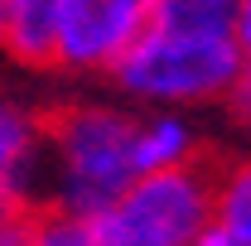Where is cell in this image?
<instances>
[{"label": "cell", "mask_w": 251, "mask_h": 246, "mask_svg": "<svg viewBox=\"0 0 251 246\" xmlns=\"http://www.w3.org/2000/svg\"><path fill=\"white\" fill-rule=\"evenodd\" d=\"M29 246H92V237H87V222H77V217H63V213H34Z\"/></svg>", "instance_id": "cell-10"}, {"label": "cell", "mask_w": 251, "mask_h": 246, "mask_svg": "<svg viewBox=\"0 0 251 246\" xmlns=\"http://www.w3.org/2000/svg\"><path fill=\"white\" fill-rule=\"evenodd\" d=\"M251 0H150V29L159 34H198V39H232L237 15Z\"/></svg>", "instance_id": "cell-8"}, {"label": "cell", "mask_w": 251, "mask_h": 246, "mask_svg": "<svg viewBox=\"0 0 251 246\" xmlns=\"http://www.w3.org/2000/svg\"><path fill=\"white\" fill-rule=\"evenodd\" d=\"M135 121L111 106H68L39 121V184L44 213L92 222L135 179L130 169Z\"/></svg>", "instance_id": "cell-1"}, {"label": "cell", "mask_w": 251, "mask_h": 246, "mask_svg": "<svg viewBox=\"0 0 251 246\" xmlns=\"http://www.w3.org/2000/svg\"><path fill=\"white\" fill-rule=\"evenodd\" d=\"M5 5H10V0H0V20H5Z\"/></svg>", "instance_id": "cell-13"}, {"label": "cell", "mask_w": 251, "mask_h": 246, "mask_svg": "<svg viewBox=\"0 0 251 246\" xmlns=\"http://www.w3.org/2000/svg\"><path fill=\"white\" fill-rule=\"evenodd\" d=\"M213 188L218 174L203 164L140 174L126 193L87 222L92 246H193L213 227Z\"/></svg>", "instance_id": "cell-3"}, {"label": "cell", "mask_w": 251, "mask_h": 246, "mask_svg": "<svg viewBox=\"0 0 251 246\" xmlns=\"http://www.w3.org/2000/svg\"><path fill=\"white\" fill-rule=\"evenodd\" d=\"M193 246H232V242L222 237L218 227H208V232H198V242H193Z\"/></svg>", "instance_id": "cell-12"}, {"label": "cell", "mask_w": 251, "mask_h": 246, "mask_svg": "<svg viewBox=\"0 0 251 246\" xmlns=\"http://www.w3.org/2000/svg\"><path fill=\"white\" fill-rule=\"evenodd\" d=\"M150 29V0H63L53 29L58 68H106Z\"/></svg>", "instance_id": "cell-4"}, {"label": "cell", "mask_w": 251, "mask_h": 246, "mask_svg": "<svg viewBox=\"0 0 251 246\" xmlns=\"http://www.w3.org/2000/svg\"><path fill=\"white\" fill-rule=\"evenodd\" d=\"M0 198L25 203L29 213L44 208L39 193V121L15 101H0Z\"/></svg>", "instance_id": "cell-5"}, {"label": "cell", "mask_w": 251, "mask_h": 246, "mask_svg": "<svg viewBox=\"0 0 251 246\" xmlns=\"http://www.w3.org/2000/svg\"><path fill=\"white\" fill-rule=\"evenodd\" d=\"M111 77L140 101H164V106L213 101L247 82V49L237 39L145 29L111 63Z\"/></svg>", "instance_id": "cell-2"}, {"label": "cell", "mask_w": 251, "mask_h": 246, "mask_svg": "<svg viewBox=\"0 0 251 246\" xmlns=\"http://www.w3.org/2000/svg\"><path fill=\"white\" fill-rule=\"evenodd\" d=\"M58 5L63 0H10L0 20V44L29 68L53 63V29H58Z\"/></svg>", "instance_id": "cell-7"}, {"label": "cell", "mask_w": 251, "mask_h": 246, "mask_svg": "<svg viewBox=\"0 0 251 246\" xmlns=\"http://www.w3.org/2000/svg\"><path fill=\"white\" fill-rule=\"evenodd\" d=\"M213 227L232 246H251V174L247 164H227L213 188Z\"/></svg>", "instance_id": "cell-9"}, {"label": "cell", "mask_w": 251, "mask_h": 246, "mask_svg": "<svg viewBox=\"0 0 251 246\" xmlns=\"http://www.w3.org/2000/svg\"><path fill=\"white\" fill-rule=\"evenodd\" d=\"M29 232H34L29 208H5L0 213V246H29Z\"/></svg>", "instance_id": "cell-11"}, {"label": "cell", "mask_w": 251, "mask_h": 246, "mask_svg": "<svg viewBox=\"0 0 251 246\" xmlns=\"http://www.w3.org/2000/svg\"><path fill=\"white\" fill-rule=\"evenodd\" d=\"M188 164H198V140H193V125L184 116H155V121L135 125V140H130V169H135V179L140 174L188 169Z\"/></svg>", "instance_id": "cell-6"}]
</instances>
